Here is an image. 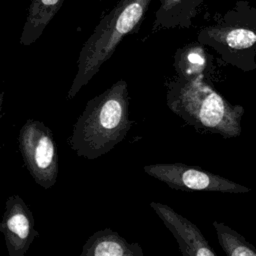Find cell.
<instances>
[{"label": "cell", "instance_id": "1", "mask_svg": "<svg viewBox=\"0 0 256 256\" xmlns=\"http://www.w3.org/2000/svg\"><path fill=\"white\" fill-rule=\"evenodd\" d=\"M129 105L128 84L124 79L117 80L90 99L69 139L75 153L87 160H95L119 144L132 125Z\"/></svg>", "mask_w": 256, "mask_h": 256}, {"label": "cell", "instance_id": "2", "mask_svg": "<svg viewBox=\"0 0 256 256\" xmlns=\"http://www.w3.org/2000/svg\"><path fill=\"white\" fill-rule=\"evenodd\" d=\"M166 103L174 114L198 130L224 138L237 137L241 133L244 108L229 103L205 75L192 79L176 77L169 81Z\"/></svg>", "mask_w": 256, "mask_h": 256}, {"label": "cell", "instance_id": "3", "mask_svg": "<svg viewBox=\"0 0 256 256\" xmlns=\"http://www.w3.org/2000/svg\"><path fill=\"white\" fill-rule=\"evenodd\" d=\"M152 0H120L94 28L82 46L77 73L67 93L73 99L113 55L122 39L138 31Z\"/></svg>", "mask_w": 256, "mask_h": 256}, {"label": "cell", "instance_id": "4", "mask_svg": "<svg viewBox=\"0 0 256 256\" xmlns=\"http://www.w3.org/2000/svg\"><path fill=\"white\" fill-rule=\"evenodd\" d=\"M197 41L213 48L228 64L248 70L256 56V6L245 0L234 6L214 24L203 27Z\"/></svg>", "mask_w": 256, "mask_h": 256}, {"label": "cell", "instance_id": "5", "mask_svg": "<svg viewBox=\"0 0 256 256\" xmlns=\"http://www.w3.org/2000/svg\"><path fill=\"white\" fill-rule=\"evenodd\" d=\"M24 164L33 180L44 189L56 184L59 160L53 132L42 121L28 119L18 135Z\"/></svg>", "mask_w": 256, "mask_h": 256}, {"label": "cell", "instance_id": "6", "mask_svg": "<svg viewBox=\"0 0 256 256\" xmlns=\"http://www.w3.org/2000/svg\"><path fill=\"white\" fill-rule=\"evenodd\" d=\"M145 173L163 182L168 187L183 191L246 193L250 189L201 167L184 163H158L145 165Z\"/></svg>", "mask_w": 256, "mask_h": 256}, {"label": "cell", "instance_id": "7", "mask_svg": "<svg viewBox=\"0 0 256 256\" xmlns=\"http://www.w3.org/2000/svg\"><path fill=\"white\" fill-rule=\"evenodd\" d=\"M9 256H24L32 242L39 236L34 228V217L26 202L17 194L6 199L0 223Z\"/></svg>", "mask_w": 256, "mask_h": 256}, {"label": "cell", "instance_id": "8", "mask_svg": "<svg viewBox=\"0 0 256 256\" xmlns=\"http://www.w3.org/2000/svg\"><path fill=\"white\" fill-rule=\"evenodd\" d=\"M150 206L173 234L183 256H216V252L194 223L163 203L151 202Z\"/></svg>", "mask_w": 256, "mask_h": 256}, {"label": "cell", "instance_id": "9", "mask_svg": "<svg viewBox=\"0 0 256 256\" xmlns=\"http://www.w3.org/2000/svg\"><path fill=\"white\" fill-rule=\"evenodd\" d=\"M80 256H144V251L137 242L130 243L116 231L105 228L88 237Z\"/></svg>", "mask_w": 256, "mask_h": 256}, {"label": "cell", "instance_id": "10", "mask_svg": "<svg viewBox=\"0 0 256 256\" xmlns=\"http://www.w3.org/2000/svg\"><path fill=\"white\" fill-rule=\"evenodd\" d=\"M204 0H160L153 30L190 28Z\"/></svg>", "mask_w": 256, "mask_h": 256}, {"label": "cell", "instance_id": "11", "mask_svg": "<svg viewBox=\"0 0 256 256\" xmlns=\"http://www.w3.org/2000/svg\"><path fill=\"white\" fill-rule=\"evenodd\" d=\"M65 0H31L20 37V44L29 46L36 42L57 14Z\"/></svg>", "mask_w": 256, "mask_h": 256}, {"label": "cell", "instance_id": "12", "mask_svg": "<svg viewBox=\"0 0 256 256\" xmlns=\"http://www.w3.org/2000/svg\"><path fill=\"white\" fill-rule=\"evenodd\" d=\"M210 64V55L200 42L188 43L178 48L174 54L173 66L177 77L192 79L205 75Z\"/></svg>", "mask_w": 256, "mask_h": 256}, {"label": "cell", "instance_id": "13", "mask_svg": "<svg viewBox=\"0 0 256 256\" xmlns=\"http://www.w3.org/2000/svg\"><path fill=\"white\" fill-rule=\"evenodd\" d=\"M218 242L227 256H256V248L224 223L213 222Z\"/></svg>", "mask_w": 256, "mask_h": 256}]
</instances>
